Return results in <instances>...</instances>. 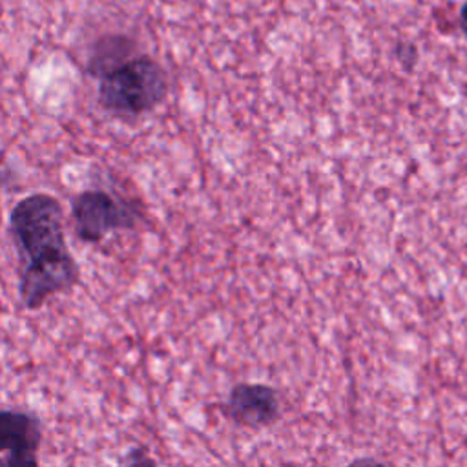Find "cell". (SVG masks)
Listing matches in <instances>:
<instances>
[{
	"instance_id": "6da1fadb",
	"label": "cell",
	"mask_w": 467,
	"mask_h": 467,
	"mask_svg": "<svg viewBox=\"0 0 467 467\" xmlns=\"http://www.w3.org/2000/svg\"><path fill=\"white\" fill-rule=\"evenodd\" d=\"M62 204L49 193L20 199L9 213V232L24 259L18 294L27 310H38L51 296L71 290L80 277L62 226Z\"/></svg>"
},
{
	"instance_id": "7a4b0ae2",
	"label": "cell",
	"mask_w": 467,
	"mask_h": 467,
	"mask_svg": "<svg viewBox=\"0 0 467 467\" xmlns=\"http://www.w3.org/2000/svg\"><path fill=\"white\" fill-rule=\"evenodd\" d=\"M166 95V71L146 55L130 57L99 77V102L115 115L139 117L157 108Z\"/></svg>"
},
{
	"instance_id": "3957f363",
	"label": "cell",
	"mask_w": 467,
	"mask_h": 467,
	"mask_svg": "<svg viewBox=\"0 0 467 467\" xmlns=\"http://www.w3.org/2000/svg\"><path fill=\"white\" fill-rule=\"evenodd\" d=\"M71 215L75 234L84 243H100L111 232L135 228L139 221V213L130 202L104 190L80 192L73 199Z\"/></svg>"
},
{
	"instance_id": "277c9868",
	"label": "cell",
	"mask_w": 467,
	"mask_h": 467,
	"mask_svg": "<svg viewBox=\"0 0 467 467\" xmlns=\"http://www.w3.org/2000/svg\"><path fill=\"white\" fill-rule=\"evenodd\" d=\"M42 443V423L33 412L4 409L0 412V465L35 467Z\"/></svg>"
},
{
	"instance_id": "5b68a950",
	"label": "cell",
	"mask_w": 467,
	"mask_h": 467,
	"mask_svg": "<svg viewBox=\"0 0 467 467\" xmlns=\"http://www.w3.org/2000/svg\"><path fill=\"white\" fill-rule=\"evenodd\" d=\"M277 392L265 383H237L230 389L224 414L237 425L261 429L279 418Z\"/></svg>"
},
{
	"instance_id": "8992f818",
	"label": "cell",
	"mask_w": 467,
	"mask_h": 467,
	"mask_svg": "<svg viewBox=\"0 0 467 467\" xmlns=\"http://www.w3.org/2000/svg\"><path fill=\"white\" fill-rule=\"evenodd\" d=\"M131 57V42L120 35H109L100 38L91 53L88 62V71L93 77H102L106 71L122 64Z\"/></svg>"
},
{
	"instance_id": "52a82bcc",
	"label": "cell",
	"mask_w": 467,
	"mask_h": 467,
	"mask_svg": "<svg viewBox=\"0 0 467 467\" xmlns=\"http://www.w3.org/2000/svg\"><path fill=\"white\" fill-rule=\"evenodd\" d=\"M460 27H462L463 35L467 36V2L460 9Z\"/></svg>"
}]
</instances>
